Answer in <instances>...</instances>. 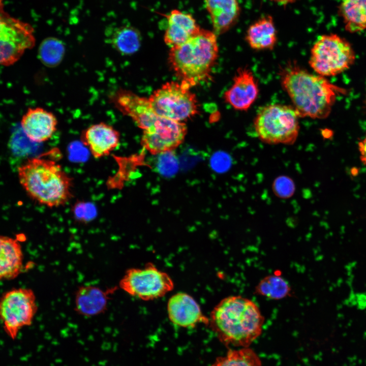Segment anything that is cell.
<instances>
[{
  "label": "cell",
  "mask_w": 366,
  "mask_h": 366,
  "mask_svg": "<svg viewBox=\"0 0 366 366\" xmlns=\"http://www.w3.org/2000/svg\"><path fill=\"white\" fill-rule=\"evenodd\" d=\"M122 114L129 116L143 131L151 127L160 117L154 111L148 98L126 89H119L110 98Z\"/></svg>",
  "instance_id": "cell-12"
},
{
  "label": "cell",
  "mask_w": 366,
  "mask_h": 366,
  "mask_svg": "<svg viewBox=\"0 0 366 366\" xmlns=\"http://www.w3.org/2000/svg\"><path fill=\"white\" fill-rule=\"evenodd\" d=\"M291 288L283 278L271 274L263 278L255 288L256 293L269 299L279 300L288 296Z\"/></svg>",
  "instance_id": "cell-24"
},
{
  "label": "cell",
  "mask_w": 366,
  "mask_h": 366,
  "mask_svg": "<svg viewBox=\"0 0 366 366\" xmlns=\"http://www.w3.org/2000/svg\"><path fill=\"white\" fill-rule=\"evenodd\" d=\"M108 300V293L101 288L93 285L81 286L75 294V310L83 316H95L105 311Z\"/></svg>",
  "instance_id": "cell-18"
},
{
  "label": "cell",
  "mask_w": 366,
  "mask_h": 366,
  "mask_svg": "<svg viewBox=\"0 0 366 366\" xmlns=\"http://www.w3.org/2000/svg\"><path fill=\"white\" fill-rule=\"evenodd\" d=\"M153 158L155 170L165 176H172L178 169V159L173 150L165 151L155 155Z\"/></svg>",
  "instance_id": "cell-26"
},
{
  "label": "cell",
  "mask_w": 366,
  "mask_h": 366,
  "mask_svg": "<svg viewBox=\"0 0 366 366\" xmlns=\"http://www.w3.org/2000/svg\"><path fill=\"white\" fill-rule=\"evenodd\" d=\"M355 60V53L350 43L334 34L319 37L311 50L309 64L323 77L338 75L349 69Z\"/></svg>",
  "instance_id": "cell-6"
},
{
  "label": "cell",
  "mask_w": 366,
  "mask_h": 366,
  "mask_svg": "<svg viewBox=\"0 0 366 366\" xmlns=\"http://www.w3.org/2000/svg\"><path fill=\"white\" fill-rule=\"evenodd\" d=\"M358 149L360 160L361 163L366 166V134L364 138L359 141Z\"/></svg>",
  "instance_id": "cell-29"
},
{
  "label": "cell",
  "mask_w": 366,
  "mask_h": 366,
  "mask_svg": "<svg viewBox=\"0 0 366 366\" xmlns=\"http://www.w3.org/2000/svg\"><path fill=\"white\" fill-rule=\"evenodd\" d=\"M110 41L119 53L130 55L137 52L140 48L141 37L136 28L130 25H123L114 29Z\"/></svg>",
  "instance_id": "cell-22"
},
{
  "label": "cell",
  "mask_w": 366,
  "mask_h": 366,
  "mask_svg": "<svg viewBox=\"0 0 366 366\" xmlns=\"http://www.w3.org/2000/svg\"><path fill=\"white\" fill-rule=\"evenodd\" d=\"M57 124V119L52 112L40 107L28 108L20 120L25 136L36 143L49 140L56 131Z\"/></svg>",
  "instance_id": "cell-14"
},
{
  "label": "cell",
  "mask_w": 366,
  "mask_h": 366,
  "mask_svg": "<svg viewBox=\"0 0 366 366\" xmlns=\"http://www.w3.org/2000/svg\"><path fill=\"white\" fill-rule=\"evenodd\" d=\"M246 40L253 49H272L276 44L277 36L272 17H263L250 25L246 33Z\"/></svg>",
  "instance_id": "cell-20"
},
{
  "label": "cell",
  "mask_w": 366,
  "mask_h": 366,
  "mask_svg": "<svg viewBox=\"0 0 366 366\" xmlns=\"http://www.w3.org/2000/svg\"><path fill=\"white\" fill-rule=\"evenodd\" d=\"M191 88L181 81L165 83L148 97L152 109L158 116L174 121L191 118L198 113V103Z\"/></svg>",
  "instance_id": "cell-7"
},
{
  "label": "cell",
  "mask_w": 366,
  "mask_h": 366,
  "mask_svg": "<svg viewBox=\"0 0 366 366\" xmlns=\"http://www.w3.org/2000/svg\"><path fill=\"white\" fill-rule=\"evenodd\" d=\"M119 286L132 296L151 300L162 297L172 291L174 283L168 274L154 264L148 263L142 267L128 269Z\"/></svg>",
  "instance_id": "cell-8"
},
{
  "label": "cell",
  "mask_w": 366,
  "mask_h": 366,
  "mask_svg": "<svg viewBox=\"0 0 366 366\" xmlns=\"http://www.w3.org/2000/svg\"><path fill=\"white\" fill-rule=\"evenodd\" d=\"M167 311L170 322L180 327L193 328L201 323L208 325L209 318L204 316L199 304L185 292H177L169 299Z\"/></svg>",
  "instance_id": "cell-13"
},
{
  "label": "cell",
  "mask_w": 366,
  "mask_h": 366,
  "mask_svg": "<svg viewBox=\"0 0 366 366\" xmlns=\"http://www.w3.org/2000/svg\"><path fill=\"white\" fill-rule=\"evenodd\" d=\"M210 366H262L261 358L250 347L229 349Z\"/></svg>",
  "instance_id": "cell-23"
},
{
  "label": "cell",
  "mask_w": 366,
  "mask_h": 366,
  "mask_svg": "<svg viewBox=\"0 0 366 366\" xmlns=\"http://www.w3.org/2000/svg\"><path fill=\"white\" fill-rule=\"evenodd\" d=\"M365 104H366V98H365Z\"/></svg>",
  "instance_id": "cell-31"
},
{
  "label": "cell",
  "mask_w": 366,
  "mask_h": 366,
  "mask_svg": "<svg viewBox=\"0 0 366 366\" xmlns=\"http://www.w3.org/2000/svg\"><path fill=\"white\" fill-rule=\"evenodd\" d=\"M208 318V325L220 342L232 348L250 347L261 334L264 323L257 304L240 295L222 299Z\"/></svg>",
  "instance_id": "cell-2"
},
{
  "label": "cell",
  "mask_w": 366,
  "mask_h": 366,
  "mask_svg": "<svg viewBox=\"0 0 366 366\" xmlns=\"http://www.w3.org/2000/svg\"><path fill=\"white\" fill-rule=\"evenodd\" d=\"M270 1H274V2H277V3H280L287 4V3L293 2L294 1H295L296 0H270Z\"/></svg>",
  "instance_id": "cell-30"
},
{
  "label": "cell",
  "mask_w": 366,
  "mask_h": 366,
  "mask_svg": "<svg viewBox=\"0 0 366 366\" xmlns=\"http://www.w3.org/2000/svg\"><path fill=\"white\" fill-rule=\"evenodd\" d=\"M292 180L287 176H280L273 182V190L276 194L281 198H288L294 192Z\"/></svg>",
  "instance_id": "cell-28"
},
{
  "label": "cell",
  "mask_w": 366,
  "mask_h": 366,
  "mask_svg": "<svg viewBox=\"0 0 366 366\" xmlns=\"http://www.w3.org/2000/svg\"><path fill=\"white\" fill-rule=\"evenodd\" d=\"M81 141L92 156L99 159L110 155L119 144V133L111 126L103 122L90 125L84 130Z\"/></svg>",
  "instance_id": "cell-16"
},
{
  "label": "cell",
  "mask_w": 366,
  "mask_h": 366,
  "mask_svg": "<svg viewBox=\"0 0 366 366\" xmlns=\"http://www.w3.org/2000/svg\"><path fill=\"white\" fill-rule=\"evenodd\" d=\"M218 53L217 35L201 28L186 42L171 47L168 62L180 81L192 87L209 76Z\"/></svg>",
  "instance_id": "cell-4"
},
{
  "label": "cell",
  "mask_w": 366,
  "mask_h": 366,
  "mask_svg": "<svg viewBox=\"0 0 366 366\" xmlns=\"http://www.w3.org/2000/svg\"><path fill=\"white\" fill-rule=\"evenodd\" d=\"M36 42L34 28L28 23L10 16L1 8L0 16V62L14 65Z\"/></svg>",
  "instance_id": "cell-10"
},
{
  "label": "cell",
  "mask_w": 366,
  "mask_h": 366,
  "mask_svg": "<svg viewBox=\"0 0 366 366\" xmlns=\"http://www.w3.org/2000/svg\"><path fill=\"white\" fill-rule=\"evenodd\" d=\"M214 33L220 35L234 24L239 14L238 0H204Z\"/></svg>",
  "instance_id": "cell-19"
},
{
  "label": "cell",
  "mask_w": 366,
  "mask_h": 366,
  "mask_svg": "<svg viewBox=\"0 0 366 366\" xmlns=\"http://www.w3.org/2000/svg\"><path fill=\"white\" fill-rule=\"evenodd\" d=\"M1 2H2L3 0H1Z\"/></svg>",
  "instance_id": "cell-32"
},
{
  "label": "cell",
  "mask_w": 366,
  "mask_h": 366,
  "mask_svg": "<svg viewBox=\"0 0 366 366\" xmlns=\"http://www.w3.org/2000/svg\"><path fill=\"white\" fill-rule=\"evenodd\" d=\"M38 310L34 291L29 288H16L5 293L1 298L0 314L4 329L14 340L19 330L32 324Z\"/></svg>",
  "instance_id": "cell-9"
},
{
  "label": "cell",
  "mask_w": 366,
  "mask_h": 366,
  "mask_svg": "<svg viewBox=\"0 0 366 366\" xmlns=\"http://www.w3.org/2000/svg\"><path fill=\"white\" fill-rule=\"evenodd\" d=\"M17 174L26 194L40 204L57 207L72 197V178L52 159H29L18 168Z\"/></svg>",
  "instance_id": "cell-3"
},
{
  "label": "cell",
  "mask_w": 366,
  "mask_h": 366,
  "mask_svg": "<svg viewBox=\"0 0 366 366\" xmlns=\"http://www.w3.org/2000/svg\"><path fill=\"white\" fill-rule=\"evenodd\" d=\"M187 133L184 123L160 117L151 127L143 131L141 143L155 155L174 150L183 142Z\"/></svg>",
  "instance_id": "cell-11"
},
{
  "label": "cell",
  "mask_w": 366,
  "mask_h": 366,
  "mask_svg": "<svg viewBox=\"0 0 366 366\" xmlns=\"http://www.w3.org/2000/svg\"><path fill=\"white\" fill-rule=\"evenodd\" d=\"M339 11L347 31L355 33L366 29V0H342Z\"/></svg>",
  "instance_id": "cell-21"
},
{
  "label": "cell",
  "mask_w": 366,
  "mask_h": 366,
  "mask_svg": "<svg viewBox=\"0 0 366 366\" xmlns=\"http://www.w3.org/2000/svg\"><path fill=\"white\" fill-rule=\"evenodd\" d=\"M297 112L293 106L274 104L257 113L254 127L258 138L269 144H293L299 131Z\"/></svg>",
  "instance_id": "cell-5"
},
{
  "label": "cell",
  "mask_w": 366,
  "mask_h": 366,
  "mask_svg": "<svg viewBox=\"0 0 366 366\" xmlns=\"http://www.w3.org/2000/svg\"><path fill=\"white\" fill-rule=\"evenodd\" d=\"M279 73L281 85L299 117L326 118L338 96L346 93L345 88L325 77L309 73L295 63H289Z\"/></svg>",
  "instance_id": "cell-1"
},
{
  "label": "cell",
  "mask_w": 366,
  "mask_h": 366,
  "mask_svg": "<svg viewBox=\"0 0 366 366\" xmlns=\"http://www.w3.org/2000/svg\"><path fill=\"white\" fill-rule=\"evenodd\" d=\"M63 42L55 37H47L43 40L38 48V57L45 66L56 67L63 60L65 54Z\"/></svg>",
  "instance_id": "cell-25"
},
{
  "label": "cell",
  "mask_w": 366,
  "mask_h": 366,
  "mask_svg": "<svg viewBox=\"0 0 366 366\" xmlns=\"http://www.w3.org/2000/svg\"><path fill=\"white\" fill-rule=\"evenodd\" d=\"M23 255L17 238L0 237V278L11 280L16 278L23 268Z\"/></svg>",
  "instance_id": "cell-17"
},
{
  "label": "cell",
  "mask_w": 366,
  "mask_h": 366,
  "mask_svg": "<svg viewBox=\"0 0 366 366\" xmlns=\"http://www.w3.org/2000/svg\"><path fill=\"white\" fill-rule=\"evenodd\" d=\"M167 20V23L175 24L188 32L192 36L201 29L195 19L190 14L174 9L167 14H162Z\"/></svg>",
  "instance_id": "cell-27"
},
{
  "label": "cell",
  "mask_w": 366,
  "mask_h": 366,
  "mask_svg": "<svg viewBox=\"0 0 366 366\" xmlns=\"http://www.w3.org/2000/svg\"><path fill=\"white\" fill-rule=\"evenodd\" d=\"M258 93V85L253 73L248 69L240 68L223 98L225 102L235 109L245 111L255 101Z\"/></svg>",
  "instance_id": "cell-15"
}]
</instances>
